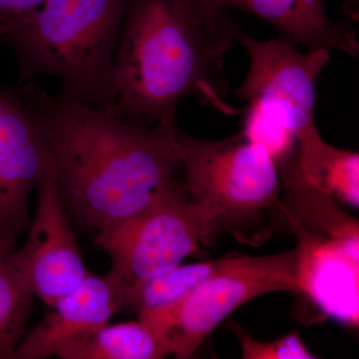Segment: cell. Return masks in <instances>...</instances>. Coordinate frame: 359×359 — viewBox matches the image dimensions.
I'll return each instance as SVG.
<instances>
[{
    "mask_svg": "<svg viewBox=\"0 0 359 359\" xmlns=\"http://www.w3.org/2000/svg\"><path fill=\"white\" fill-rule=\"evenodd\" d=\"M299 290L297 248L268 256L233 257L173 309L143 323L176 358H190L219 323L257 297Z\"/></svg>",
    "mask_w": 359,
    "mask_h": 359,
    "instance_id": "obj_6",
    "label": "cell"
},
{
    "mask_svg": "<svg viewBox=\"0 0 359 359\" xmlns=\"http://www.w3.org/2000/svg\"><path fill=\"white\" fill-rule=\"evenodd\" d=\"M20 93L43 132L70 219L94 237L126 223L181 182L177 124L127 121L32 81Z\"/></svg>",
    "mask_w": 359,
    "mask_h": 359,
    "instance_id": "obj_1",
    "label": "cell"
},
{
    "mask_svg": "<svg viewBox=\"0 0 359 359\" xmlns=\"http://www.w3.org/2000/svg\"><path fill=\"white\" fill-rule=\"evenodd\" d=\"M349 1L353 2V4H355V2H358V0H349Z\"/></svg>",
    "mask_w": 359,
    "mask_h": 359,
    "instance_id": "obj_18",
    "label": "cell"
},
{
    "mask_svg": "<svg viewBox=\"0 0 359 359\" xmlns=\"http://www.w3.org/2000/svg\"><path fill=\"white\" fill-rule=\"evenodd\" d=\"M241 28L212 0H129L114 67V106L127 121L177 124L194 97L226 115V55Z\"/></svg>",
    "mask_w": 359,
    "mask_h": 359,
    "instance_id": "obj_2",
    "label": "cell"
},
{
    "mask_svg": "<svg viewBox=\"0 0 359 359\" xmlns=\"http://www.w3.org/2000/svg\"><path fill=\"white\" fill-rule=\"evenodd\" d=\"M237 42L249 55L237 91L245 103L241 133L268 151L280 174L297 162L299 139L318 129L316 87L332 51H301L285 37L257 39L242 29Z\"/></svg>",
    "mask_w": 359,
    "mask_h": 359,
    "instance_id": "obj_4",
    "label": "cell"
},
{
    "mask_svg": "<svg viewBox=\"0 0 359 359\" xmlns=\"http://www.w3.org/2000/svg\"><path fill=\"white\" fill-rule=\"evenodd\" d=\"M177 145L189 198L214 219L252 218L278 202L282 179L266 149L242 133L205 140L177 127Z\"/></svg>",
    "mask_w": 359,
    "mask_h": 359,
    "instance_id": "obj_5",
    "label": "cell"
},
{
    "mask_svg": "<svg viewBox=\"0 0 359 359\" xmlns=\"http://www.w3.org/2000/svg\"><path fill=\"white\" fill-rule=\"evenodd\" d=\"M230 8L242 9L266 20L285 39L306 50L328 49L356 57L358 34L353 27L332 22L323 0H212Z\"/></svg>",
    "mask_w": 359,
    "mask_h": 359,
    "instance_id": "obj_11",
    "label": "cell"
},
{
    "mask_svg": "<svg viewBox=\"0 0 359 359\" xmlns=\"http://www.w3.org/2000/svg\"><path fill=\"white\" fill-rule=\"evenodd\" d=\"M129 0H44L2 37L13 49L20 84L56 78L60 95L112 111L114 67Z\"/></svg>",
    "mask_w": 359,
    "mask_h": 359,
    "instance_id": "obj_3",
    "label": "cell"
},
{
    "mask_svg": "<svg viewBox=\"0 0 359 359\" xmlns=\"http://www.w3.org/2000/svg\"><path fill=\"white\" fill-rule=\"evenodd\" d=\"M44 0H0V39L32 15Z\"/></svg>",
    "mask_w": 359,
    "mask_h": 359,
    "instance_id": "obj_17",
    "label": "cell"
},
{
    "mask_svg": "<svg viewBox=\"0 0 359 359\" xmlns=\"http://www.w3.org/2000/svg\"><path fill=\"white\" fill-rule=\"evenodd\" d=\"M294 168L321 193L358 207V153L330 145L316 129L299 139Z\"/></svg>",
    "mask_w": 359,
    "mask_h": 359,
    "instance_id": "obj_12",
    "label": "cell"
},
{
    "mask_svg": "<svg viewBox=\"0 0 359 359\" xmlns=\"http://www.w3.org/2000/svg\"><path fill=\"white\" fill-rule=\"evenodd\" d=\"M233 257L203 263L179 264L144 283L129 299L127 306L138 311V316L169 311L217 271L226 268Z\"/></svg>",
    "mask_w": 359,
    "mask_h": 359,
    "instance_id": "obj_14",
    "label": "cell"
},
{
    "mask_svg": "<svg viewBox=\"0 0 359 359\" xmlns=\"http://www.w3.org/2000/svg\"><path fill=\"white\" fill-rule=\"evenodd\" d=\"M214 219L195 204L181 181L158 196L126 223L94 237L109 255L112 271L126 289V304L136 290L199 252L211 235Z\"/></svg>",
    "mask_w": 359,
    "mask_h": 359,
    "instance_id": "obj_7",
    "label": "cell"
},
{
    "mask_svg": "<svg viewBox=\"0 0 359 359\" xmlns=\"http://www.w3.org/2000/svg\"><path fill=\"white\" fill-rule=\"evenodd\" d=\"M49 163L43 132L20 92L0 88V242L29 226L28 199Z\"/></svg>",
    "mask_w": 359,
    "mask_h": 359,
    "instance_id": "obj_9",
    "label": "cell"
},
{
    "mask_svg": "<svg viewBox=\"0 0 359 359\" xmlns=\"http://www.w3.org/2000/svg\"><path fill=\"white\" fill-rule=\"evenodd\" d=\"M39 199L25 245L13 250L11 261L34 297L48 306L76 289L88 269L78 248L71 219L61 197L51 158L37 184Z\"/></svg>",
    "mask_w": 359,
    "mask_h": 359,
    "instance_id": "obj_8",
    "label": "cell"
},
{
    "mask_svg": "<svg viewBox=\"0 0 359 359\" xmlns=\"http://www.w3.org/2000/svg\"><path fill=\"white\" fill-rule=\"evenodd\" d=\"M233 332H237L242 355L245 359H313L316 358L309 351L297 334H290L273 340V341H257L245 334L237 325H233Z\"/></svg>",
    "mask_w": 359,
    "mask_h": 359,
    "instance_id": "obj_16",
    "label": "cell"
},
{
    "mask_svg": "<svg viewBox=\"0 0 359 359\" xmlns=\"http://www.w3.org/2000/svg\"><path fill=\"white\" fill-rule=\"evenodd\" d=\"M14 249L15 240L0 242V358H14L34 297L11 261Z\"/></svg>",
    "mask_w": 359,
    "mask_h": 359,
    "instance_id": "obj_15",
    "label": "cell"
},
{
    "mask_svg": "<svg viewBox=\"0 0 359 359\" xmlns=\"http://www.w3.org/2000/svg\"><path fill=\"white\" fill-rule=\"evenodd\" d=\"M126 304V289L110 269L104 276L89 273L76 289L56 302L32 332L21 339L14 358L42 359L79 335L109 323Z\"/></svg>",
    "mask_w": 359,
    "mask_h": 359,
    "instance_id": "obj_10",
    "label": "cell"
},
{
    "mask_svg": "<svg viewBox=\"0 0 359 359\" xmlns=\"http://www.w3.org/2000/svg\"><path fill=\"white\" fill-rule=\"evenodd\" d=\"M171 351L141 320L100 325L70 340L55 356L63 359H161Z\"/></svg>",
    "mask_w": 359,
    "mask_h": 359,
    "instance_id": "obj_13",
    "label": "cell"
}]
</instances>
